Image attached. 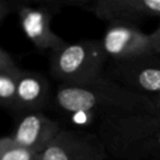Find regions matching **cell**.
Here are the masks:
<instances>
[{"label":"cell","instance_id":"1","mask_svg":"<svg viewBox=\"0 0 160 160\" xmlns=\"http://www.w3.org/2000/svg\"><path fill=\"white\" fill-rule=\"evenodd\" d=\"M55 102L66 112L88 114L100 119L156 110L151 98L104 76L88 84L61 85L55 94Z\"/></svg>","mask_w":160,"mask_h":160},{"label":"cell","instance_id":"2","mask_svg":"<svg viewBox=\"0 0 160 160\" xmlns=\"http://www.w3.org/2000/svg\"><path fill=\"white\" fill-rule=\"evenodd\" d=\"M98 135L120 160L160 159V110L102 118Z\"/></svg>","mask_w":160,"mask_h":160},{"label":"cell","instance_id":"3","mask_svg":"<svg viewBox=\"0 0 160 160\" xmlns=\"http://www.w3.org/2000/svg\"><path fill=\"white\" fill-rule=\"evenodd\" d=\"M108 59L100 40H80L52 51L50 66L62 85H81L100 79Z\"/></svg>","mask_w":160,"mask_h":160},{"label":"cell","instance_id":"4","mask_svg":"<svg viewBox=\"0 0 160 160\" xmlns=\"http://www.w3.org/2000/svg\"><path fill=\"white\" fill-rule=\"evenodd\" d=\"M106 154L98 134L60 130L39 154V160H106Z\"/></svg>","mask_w":160,"mask_h":160},{"label":"cell","instance_id":"5","mask_svg":"<svg viewBox=\"0 0 160 160\" xmlns=\"http://www.w3.org/2000/svg\"><path fill=\"white\" fill-rule=\"evenodd\" d=\"M112 75L122 86L146 95H160V55L156 52L129 61L112 62Z\"/></svg>","mask_w":160,"mask_h":160},{"label":"cell","instance_id":"6","mask_svg":"<svg viewBox=\"0 0 160 160\" xmlns=\"http://www.w3.org/2000/svg\"><path fill=\"white\" fill-rule=\"evenodd\" d=\"M100 41L112 62L129 61L154 52L150 34L131 24H110Z\"/></svg>","mask_w":160,"mask_h":160},{"label":"cell","instance_id":"7","mask_svg":"<svg viewBox=\"0 0 160 160\" xmlns=\"http://www.w3.org/2000/svg\"><path fill=\"white\" fill-rule=\"evenodd\" d=\"M110 24H131L146 18L160 20V0H94L74 2Z\"/></svg>","mask_w":160,"mask_h":160},{"label":"cell","instance_id":"8","mask_svg":"<svg viewBox=\"0 0 160 160\" xmlns=\"http://www.w3.org/2000/svg\"><path fill=\"white\" fill-rule=\"evenodd\" d=\"M50 5H16L20 25L26 38L40 50H58L66 42L51 30L55 9Z\"/></svg>","mask_w":160,"mask_h":160},{"label":"cell","instance_id":"9","mask_svg":"<svg viewBox=\"0 0 160 160\" xmlns=\"http://www.w3.org/2000/svg\"><path fill=\"white\" fill-rule=\"evenodd\" d=\"M60 130L58 121L40 112H29L19 121L10 138L18 145L40 154Z\"/></svg>","mask_w":160,"mask_h":160},{"label":"cell","instance_id":"10","mask_svg":"<svg viewBox=\"0 0 160 160\" xmlns=\"http://www.w3.org/2000/svg\"><path fill=\"white\" fill-rule=\"evenodd\" d=\"M48 89V82L42 76L34 72L21 71L18 80L14 108L25 110L40 108L45 102Z\"/></svg>","mask_w":160,"mask_h":160},{"label":"cell","instance_id":"11","mask_svg":"<svg viewBox=\"0 0 160 160\" xmlns=\"http://www.w3.org/2000/svg\"><path fill=\"white\" fill-rule=\"evenodd\" d=\"M21 70L16 66L0 69V102L14 108L18 80Z\"/></svg>","mask_w":160,"mask_h":160},{"label":"cell","instance_id":"12","mask_svg":"<svg viewBox=\"0 0 160 160\" xmlns=\"http://www.w3.org/2000/svg\"><path fill=\"white\" fill-rule=\"evenodd\" d=\"M0 160H39V154L18 145L10 136L0 138Z\"/></svg>","mask_w":160,"mask_h":160},{"label":"cell","instance_id":"13","mask_svg":"<svg viewBox=\"0 0 160 160\" xmlns=\"http://www.w3.org/2000/svg\"><path fill=\"white\" fill-rule=\"evenodd\" d=\"M150 39H151V46L154 52L160 55V20H159L158 28L150 34Z\"/></svg>","mask_w":160,"mask_h":160},{"label":"cell","instance_id":"14","mask_svg":"<svg viewBox=\"0 0 160 160\" xmlns=\"http://www.w3.org/2000/svg\"><path fill=\"white\" fill-rule=\"evenodd\" d=\"M14 9H16V4L9 1H0V21L5 19Z\"/></svg>","mask_w":160,"mask_h":160},{"label":"cell","instance_id":"15","mask_svg":"<svg viewBox=\"0 0 160 160\" xmlns=\"http://www.w3.org/2000/svg\"><path fill=\"white\" fill-rule=\"evenodd\" d=\"M10 66H15L11 56L0 48V69L1 68H10Z\"/></svg>","mask_w":160,"mask_h":160},{"label":"cell","instance_id":"16","mask_svg":"<svg viewBox=\"0 0 160 160\" xmlns=\"http://www.w3.org/2000/svg\"><path fill=\"white\" fill-rule=\"evenodd\" d=\"M151 100H152L155 108H156L158 110H160V95H158V96H152Z\"/></svg>","mask_w":160,"mask_h":160},{"label":"cell","instance_id":"17","mask_svg":"<svg viewBox=\"0 0 160 160\" xmlns=\"http://www.w3.org/2000/svg\"><path fill=\"white\" fill-rule=\"evenodd\" d=\"M156 160H160V159H156Z\"/></svg>","mask_w":160,"mask_h":160}]
</instances>
